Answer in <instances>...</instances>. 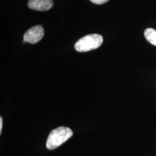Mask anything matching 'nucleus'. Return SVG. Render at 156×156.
<instances>
[{
	"instance_id": "nucleus-1",
	"label": "nucleus",
	"mask_w": 156,
	"mask_h": 156,
	"mask_svg": "<svg viewBox=\"0 0 156 156\" xmlns=\"http://www.w3.org/2000/svg\"><path fill=\"white\" fill-rule=\"evenodd\" d=\"M73 135V131L68 127H60L53 129L48 136L46 147L53 150L60 146Z\"/></svg>"
},
{
	"instance_id": "nucleus-2",
	"label": "nucleus",
	"mask_w": 156,
	"mask_h": 156,
	"mask_svg": "<svg viewBox=\"0 0 156 156\" xmlns=\"http://www.w3.org/2000/svg\"><path fill=\"white\" fill-rule=\"evenodd\" d=\"M102 42L103 38L101 35L89 34L79 39L75 44V49L79 52H86L98 48Z\"/></svg>"
},
{
	"instance_id": "nucleus-3",
	"label": "nucleus",
	"mask_w": 156,
	"mask_h": 156,
	"mask_svg": "<svg viewBox=\"0 0 156 156\" xmlns=\"http://www.w3.org/2000/svg\"><path fill=\"white\" fill-rule=\"evenodd\" d=\"M44 29L41 26H36L28 30L24 35L23 41L35 44L41 41L44 36Z\"/></svg>"
},
{
	"instance_id": "nucleus-4",
	"label": "nucleus",
	"mask_w": 156,
	"mask_h": 156,
	"mask_svg": "<svg viewBox=\"0 0 156 156\" xmlns=\"http://www.w3.org/2000/svg\"><path fill=\"white\" fill-rule=\"evenodd\" d=\"M53 5V0H29L28 6L31 9L38 11H46Z\"/></svg>"
},
{
	"instance_id": "nucleus-5",
	"label": "nucleus",
	"mask_w": 156,
	"mask_h": 156,
	"mask_svg": "<svg viewBox=\"0 0 156 156\" xmlns=\"http://www.w3.org/2000/svg\"><path fill=\"white\" fill-rule=\"evenodd\" d=\"M144 35L145 38L149 43L156 46V31L154 29L151 28L146 29Z\"/></svg>"
},
{
	"instance_id": "nucleus-6",
	"label": "nucleus",
	"mask_w": 156,
	"mask_h": 156,
	"mask_svg": "<svg viewBox=\"0 0 156 156\" xmlns=\"http://www.w3.org/2000/svg\"><path fill=\"white\" fill-rule=\"evenodd\" d=\"M90 1H91L93 3H94L95 4L101 5V4H104L107 2H108L109 0H90Z\"/></svg>"
},
{
	"instance_id": "nucleus-7",
	"label": "nucleus",
	"mask_w": 156,
	"mask_h": 156,
	"mask_svg": "<svg viewBox=\"0 0 156 156\" xmlns=\"http://www.w3.org/2000/svg\"><path fill=\"white\" fill-rule=\"evenodd\" d=\"M2 117H0V134L2 131Z\"/></svg>"
}]
</instances>
